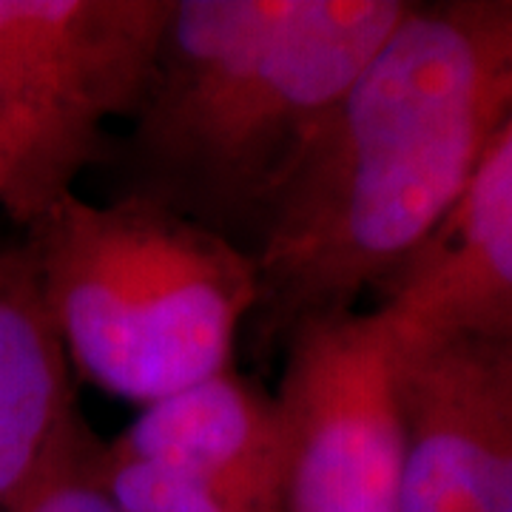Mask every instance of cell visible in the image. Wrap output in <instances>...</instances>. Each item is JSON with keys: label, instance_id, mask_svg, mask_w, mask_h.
Masks as SVG:
<instances>
[{"label": "cell", "instance_id": "obj_12", "mask_svg": "<svg viewBox=\"0 0 512 512\" xmlns=\"http://www.w3.org/2000/svg\"><path fill=\"white\" fill-rule=\"evenodd\" d=\"M12 154H15L12 137L6 134V128H0V185H3V177H6V171H9Z\"/></svg>", "mask_w": 512, "mask_h": 512}, {"label": "cell", "instance_id": "obj_10", "mask_svg": "<svg viewBox=\"0 0 512 512\" xmlns=\"http://www.w3.org/2000/svg\"><path fill=\"white\" fill-rule=\"evenodd\" d=\"M92 476L120 512H285L271 498L117 456L109 444H97Z\"/></svg>", "mask_w": 512, "mask_h": 512}, {"label": "cell", "instance_id": "obj_2", "mask_svg": "<svg viewBox=\"0 0 512 512\" xmlns=\"http://www.w3.org/2000/svg\"><path fill=\"white\" fill-rule=\"evenodd\" d=\"M407 0H174L131 114L126 194L254 256L336 103Z\"/></svg>", "mask_w": 512, "mask_h": 512}, {"label": "cell", "instance_id": "obj_3", "mask_svg": "<svg viewBox=\"0 0 512 512\" xmlns=\"http://www.w3.org/2000/svg\"><path fill=\"white\" fill-rule=\"evenodd\" d=\"M29 245L69 362L106 393L148 407L231 370L259 299L239 245L146 197L74 191Z\"/></svg>", "mask_w": 512, "mask_h": 512}, {"label": "cell", "instance_id": "obj_6", "mask_svg": "<svg viewBox=\"0 0 512 512\" xmlns=\"http://www.w3.org/2000/svg\"><path fill=\"white\" fill-rule=\"evenodd\" d=\"M404 512H512V339L396 342Z\"/></svg>", "mask_w": 512, "mask_h": 512}, {"label": "cell", "instance_id": "obj_8", "mask_svg": "<svg viewBox=\"0 0 512 512\" xmlns=\"http://www.w3.org/2000/svg\"><path fill=\"white\" fill-rule=\"evenodd\" d=\"M109 450L285 504L279 402L234 370L143 407Z\"/></svg>", "mask_w": 512, "mask_h": 512}, {"label": "cell", "instance_id": "obj_9", "mask_svg": "<svg viewBox=\"0 0 512 512\" xmlns=\"http://www.w3.org/2000/svg\"><path fill=\"white\" fill-rule=\"evenodd\" d=\"M80 421L35 248H0V512Z\"/></svg>", "mask_w": 512, "mask_h": 512}, {"label": "cell", "instance_id": "obj_5", "mask_svg": "<svg viewBox=\"0 0 512 512\" xmlns=\"http://www.w3.org/2000/svg\"><path fill=\"white\" fill-rule=\"evenodd\" d=\"M285 348V512H404L407 427L382 311L313 322Z\"/></svg>", "mask_w": 512, "mask_h": 512}, {"label": "cell", "instance_id": "obj_11", "mask_svg": "<svg viewBox=\"0 0 512 512\" xmlns=\"http://www.w3.org/2000/svg\"><path fill=\"white\" fill-rule=\"evenodd\" d=\"M100 441L80 421L3 512H120L92 476Z\"/></svg>", "mask_w": 512, "mask_h": 512}, {"label": "cell", "instance_id": "obj_4", "mask_svg": "<svg viewBox=\"0 0 512 512\" xmlns=\"http://www.w3.org/2000/svg\"><path fill=\"white\" fill-rule=\"evenodd\" d=\"M174 0H0V205L32 228L103 157V128L143 103Z\"/></svg>", "mask_w": 512, "mask_h": 512}, {"label": "cell", "instance_id": "obj_1", "mask_svg": "<svg viewBox=\"0 0 512 512\" xmlns=\"http://www.w3.org/2000/svg\"><path fill=\"white\" fill-rule=\"evenodd\" d=\"M512 120V0L410 3L296 168L254 251L262 356L353 313L430 239Z\"/></svg>", "mask_w": 512, "mask_h": 512}, {"label": "cell", "instance_id": "obj_7", "mask_svg": "<svg viewBox=\"0 0 512 512\" xmlns=\"http://www.w3.org/2000/svg\"><path fill=\"white\" fill-rule=\"evenodd\" d=\"M399 345L512 339V120L416 254L382 285Z\"/></svg>", "mask_w": 512, "mask_h": 512}]
</instances>
